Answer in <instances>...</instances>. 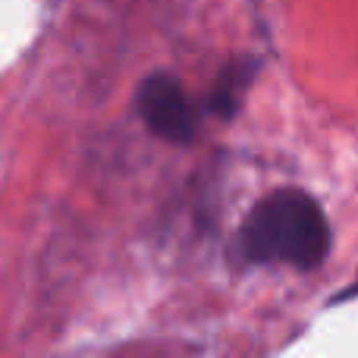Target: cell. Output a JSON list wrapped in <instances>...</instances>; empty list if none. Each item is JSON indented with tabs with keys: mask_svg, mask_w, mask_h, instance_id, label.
<instances>
[{
	"mask_svg": "<svg viewBox=\"0 0 358 358\" xmlns=\"http://www.w3.org/2000/svg\"><path fill=\"white\" fill-rule=\"evenodd\" d=\"M236 252L245 264L315 271L330 252V220L308 192L277 189L245 214L236 236Z\"/></svg>",
	"mask_w": 358,
	"mask_h": 358,
	"instance_id": "cell-1",
	"label": "cell"
},
{
	"mask_svg": "<svg viewBox=\"0 0 358 358\" xmlns=\"http://www.w3.org/2000/svg\"><path fill=\"white\" fill-rule=\"evenodd\" d=\"M136 110L157 138L170 145H189L198 136V104L182 82L170 73H151L136 92Z\"/></svg>",
	"mask_w": 358,
	"mask_h": 358,
	"instance_id": "cell-2",
	"label": "cell"
},
{
	"mask_svg": "<svg viewBox=\"0 0 358 358\" xmlns=\"http://www.w3.org/2000/svg\"><path fill=\"white\" fill-rule=\"evenodd\" d=\"M255 76V63L252 60H229L220 69V76L214 79L208 98H204V110L214 117H233L239 110L242 98H245L248 85Z\"/></svg>",
	"mask_w": 358,
	"mask_h": 358,
	"instance_id": "cell-3",
	"label": "cell"
},
{
	"mask_svg": "<svg viewBox=\"0 0 358 358\" xmlns=\"http://www.w3.org/2000/svg\"><path fill=\"white\" fill-rule=\"evenodd\" d=\"M352 296H358V277H355V283H352V286H349V289H346V292H343V296H340V299H352Z\"/></svg>",
	"mask_w": 358,
	"mask_h": 358,
	"instance_id": "cell-4",
	"label": "cell"
}]
</instances>
